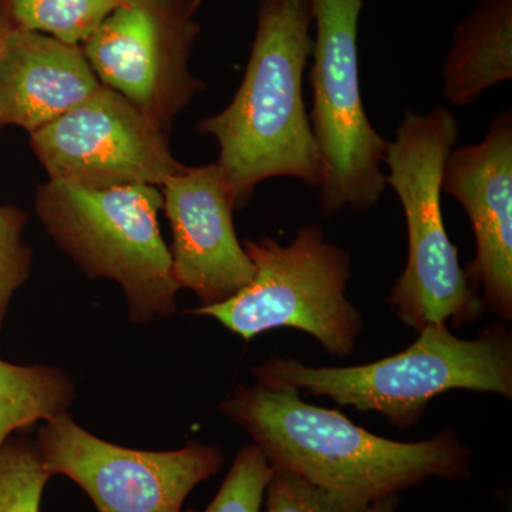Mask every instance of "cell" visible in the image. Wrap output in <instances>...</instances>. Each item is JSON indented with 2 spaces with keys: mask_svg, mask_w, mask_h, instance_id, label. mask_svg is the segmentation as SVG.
Returning a JSON list of instances; mask_svg holds the SVG:
<instances>
[{
  "mask_svg": "<svg viewBox=\"0 0 512 512\" xmlns=\"http://www.w3.org/2000/svg\"><path fill=\"white\" fill-rule=\"evenodd\" d=\"M221 410L251 434L272 467L305 478L350 512L431 477L471 476L470 447L453 431L416 443L384 439L336 410L303 402L295 389L239 386Z\"/></svg>",
  "mask_w": 512,
  "mask_h": 512,
  "instance_id": "6da1fadb",
  "label": "cell"
},
{
  "mask_svg": "<svg viewBox=\"0 0 512 512\" xmlns=\"http://www.w3.org/2000/svg\"><path fill=\"white\" fill-rule=\"evenodd\" d=\"M311 25V5L261 0L244 80L227 109L198 126L218 141L217 164L235 207L268 178L292 177L313 187L322 183V160L302 90L313 47Z\"/></svg>",
  "mask_w": 512,
  "mask_h": 512,
  "instance_id": "7a4b0ae2",
  "label": "cell"
},
{
  "mask_svg": "<svg viewBox=\"0 0 512 512\" xmlns=\"http://www.w3.org/2000/svg\"><path fill=\"white\" fill-rule=\"evenodd\" d=\"M256 383L328 396L360 412H376L397 427L419 421L427 404L450 390L512 397V343L503 326L460 339L446 323H430L404 352L350 367H309L272 357L254 367Z\"/></svg>",
  "mask_w": 512,
  "mask_h": 512,
  "instance_id": "3957f363",
  "label": "cell"
},
{
  "mask_svg": "<svg viewBox=\"0 0 512 512\" xmlns=\"http://www.w3.org/2000/svg\"><path fill=\"white\" fill-rule=\"evenodd\" d=\"M458 133V121L446 107L429 114L407 111L384 158L386 184L402 201L409 232V259L389 302L402 322L419 332L430 323L458 326L485 311L441 212V180Z\"/></svg>",
  "mask_w": 512,
  "mask_h": 512,
  "instance_id": "277c9868",
  "label": "cell"
},
{
  "mask_svg": "<svg viewBox=\"0 0 512 512\" xmlns=\"http://www.w3.org/2000/svg\"><path fill=\"white\" fill-rule=\"evenodd\" d=\"M163 194L136 184L90 190L49 180L36 192L40 220L66 254L92 278L116 281L131 320L168 318L180 286L158 227Z\"/></svg>",
  "mask_w": 512,
  "mask_h": 512,
  "instance_id": "5b68a950",
  "label": "cell"
},
{
  "mask_svg": "<svg viewBox=\"0 0 512 512\" xmlns=\"http://www.w3.org/2000/svg\"><path fill=\"white\" fill-rule=\"evenodd\" d=\"M242 247L254 264L252 281L227 301L191 309L192 315L210 316L245 340L293 328L309 333L332 356L352 353L363 322L346 298L345 249L326 241L318 225L299 229L289 245L264 238Z\"/></svg>",
  "mask_w": 512,
  "mask_h": 512,
  "instance_id": "8992f818",
  "label": "cell"
},
{
  "mask_svg": "<svg viewBox=\"0 0 512 512\" xmlns=\"http://www.w3.org/2000/svg\"><path fill=\"white\" fill-rule=\"evenodd\" d=\"M366 0H311L316 37L311 83L313 137L322 160L320 207L332 215L345 207L369 210L384 190L386 140L363 107L357 32Z\"/></svg>",
  "mask_w": 512,
  "mask_h": 512,
  "instance_id": "52a82bcc",
  "label": "cell"
},
{
  "mask_svg": "<svg viewBox=\"0 0 512 512\" xmlns=\"http://www.w3.org/2000/svg\"><path fill=\"white\" fill-rule=\"evenodd\" d=\"M36 443L52 477L70 478L97 512H183L191 491L225 464L220 447L201 443L171 451L116 446L67 413L46 421Z\"/></svg>",
  "mask_w": 512,
  "mask_h": 512,
  "instance_id": "ba28073f",
  "label": "cell"
},
{
  "mask_svg": "<svg viewBox=\"0 0 512 512\" xmlns=\"http://www.w3.org/2000/svg\"><path fill=\"white\" fill-rule=\"evenodd\" d=\"M197 9L181 0H128L82 45L100 83L163 130L202 90L188 70Z\"/></svg>",
  "mask_w": 512,
  "mask_h": 512,
  "instance_id": "9c48e42d",
  "label": "cell"
},
{
  "mask_svg": "<svg viewBox=\"0 0 512 512\" xmlns=\"http://www.w3.org/2000/svg\"><path fill=\"white\" fill-rule=\"evenodd\" d=\"M30 144L50 180L90 190L160 188L184 168L163 128L106 86L30 134Z\"/></svg>",
  "mask_w": 512,
  "mask_h": 512,
  "instance_id": "30bf717a",
  "label": "cell"
},
{
  "mask_svg": "<svg viewBox=\"0 0 512 512\" xmlns=\"http://www.w3.org/2000/svg\"><path fill=\"white\" fill-rule=\"evenodd\" d=\"M161 188L175 282L201 306L227 301L252 281L255 268L235 232V205L220 165H184Z\"/></svg>",
  "mask_w": 512,
  "mask_h": 512,
  "instance_id": "8fae6325",
  "label": "cell"
},
{
  "mask_svg": "<svg viewBox=\"0 0 512 512\" xmlns=\"http://www.w3.org/2000/svg\"><path fill=\"white\" fill-rule=\"evenodd\" d=\"M441 192L467 212L477 254L467 266L470 284L483 289L484 306L512 318V116L497 114L478 144L453 148Z\"/></svg>",
  "mask_w": 512,
  "mask_h": 512,
  "instance_id": "7c38bea8",
  "label": "cell"
},
{
  "mask_svg": "<svg viewBox=\"0 0 512 512\" xmlns=\"http://www.w3.org/2000/svg\"><path fill=\"white\" fill-rule=\"evenodd\" d=\"M101 86L82 46L12 26L0 55V127L35 133Z\"/></svg>",
  "mask_w": 512,
  "mask_h": 512,
  "instance_id": "4fadbf2b",
  "label": "cell"
},
{
  "mask_svg": "<svg viewBox=\"0 0 512 512\" xmlns=\"http://www.w3.org/2000/svg\"><path fill=\"white\" fill-rule=\"evenodd\" d=\"M511 79L512 0H483L454 29L444 64V96L467 106Z\"/></svg>",
  "mask_w": 512,
  "mask_h": 512,
  "instance_id": "5bb4252c",
  "label": "cell"
},
{
  "mask_svg": "<svg viewBox=\"0 0 512 512\" xmlns=\"http://www.w3.org/2000/svg\"><path fill=\"white\" fill-rule=\"evenodd\" d=\"M73 399V384L59 369L0 359V448L15 431L67 413Z\"/></svg>",
  "mask_w": 512,
  "mask_h": 512,
  "instance_id": "9a60e30c",
  "label": "cell"
},
{
  "mask_svg": "<svg viewBox=\"0 0 512 512\" xmlns=\"http://www.w3.org/2000/svg\"><path fill=\"white\" fill-rule=\"evenodd\" d=\"M12 26L82 46L128 0H0Z\"/></svg>",
  "mask_w": 512,
  "mask_h": 512,
  "instance_id": "2e32d148",
  "label": "cell"
},
{
  "mask_svg": "<svg viewBox=\"0 0 512 512\" xmlns=\"http://www.w3.org/2000/svg\"><path fill=\"white\" fill-rule=\"evenodd\" d=\"M50 478L37 443L10 437L0 448V512H40Z\"/></svg>",
  "mask_w": 512,
  "mask_h": 512,
  "instance_id": "e0dca14e",
  "label": "cell"
},
{
  "mask_svg": "<svg viewBox=\"0 0 512 512\" xmlns=\"http://www.w3.org/2000/svg\"><path fill=\"white\" fill-rule=\"evenodd\" d=\"M274 467L255 444L239 450L231 470L215 495L202 511L185 512H261L266 485Z\"/></svg>",
  "mask_w": 512,
  "mask_h": 512,
  "instance_id": "ac0fdd59",
  "label": "cell"
},
{
  "mask_svg": "<svg viewBox=\"0 0 512 512\" xmlns=\"http://www.w3.org/2000/svg\"><path fill=\"white\" fill-rule=\"evenodd\" d=\"M28 214L15 205L0 207V329L13 295L25 284L32 262V251L23 242Z\"/></svg>",
  "mask_w": 512,
  "mask_h": 512,
  "instance_id": "d6986e66",
  "label": "cell"
},
{
  "mask_svg": "<svg viewBox=\"0 0 512 512\" xmlns=\"http://www.w3.org/2000/svg\"><path fill=\"white\" fill-rule=\"evenodd\" d=\"M264 505V512H350L322 488L275 467L266 485Z\"/></svg>",
  "mask_w": 512,
  "mask_h": 512,
  "instance_id": "ffe728a7",
  "label": "cell"
},
{
  "mask_svg": "<svg viewBox=\"0 0 512 512\" xmlns=\"http://www.w3.org/2000/svg\"><path fill=\"white\" fill-rule=\"evenodd\" d=\"M400 495H392V497L383 498L370 504L366 510L360 512H396L399 507Z\"/></svg>",
  "mask_w": 512,
  "mask_h": 512,
  "instance_id": "44dd1931",
  "label": "cell"
},
{
  "mask_svg": "<svg viewBox=\"0 0 512 512\" xmlns=\"http://www.w3.org/2000/svg\"><path fill=\"white\" fill-rule=\"evenodd\" d=\"M10 29H12V22H10L8 13L0 2V55H2L3 46H5Z\"/></svg>",
  "mask_w": 512,
  "mask_h": 512,
  "instance_id": "7402d4cb",
  "label": "cell"
},
{
  "mask_svg": "<svg viewBox=\"0 0 512 512\" xmlns=\"http://www.w3.org/2000/svg\"><path fill=\"white\" fill-rule=\"evenodd\" d=\"M293 5L298 6H305V5H311V0H291Z\"/></svg>",
  "mask_w": 512,
  "mask_h": 512,
  "instance_id": "603a6c76",
  "label": "cell"
},
{
  "mask_svg": "<svg viewBox=\"0 0 512 512\" xmlns=\"http://www.w3.org/2000/svg\"><path fill=\"white\" fill-rule=\"evenodd\" d=\"M181 2L188 3V5L195 6V8H200L202 0H181Z\"/></svg>",
  "mask_w": 512,
  "mask_h": 512,
  "instance_id": "cb8c5ba5",
  "label": "cell"
}]
</instances>
